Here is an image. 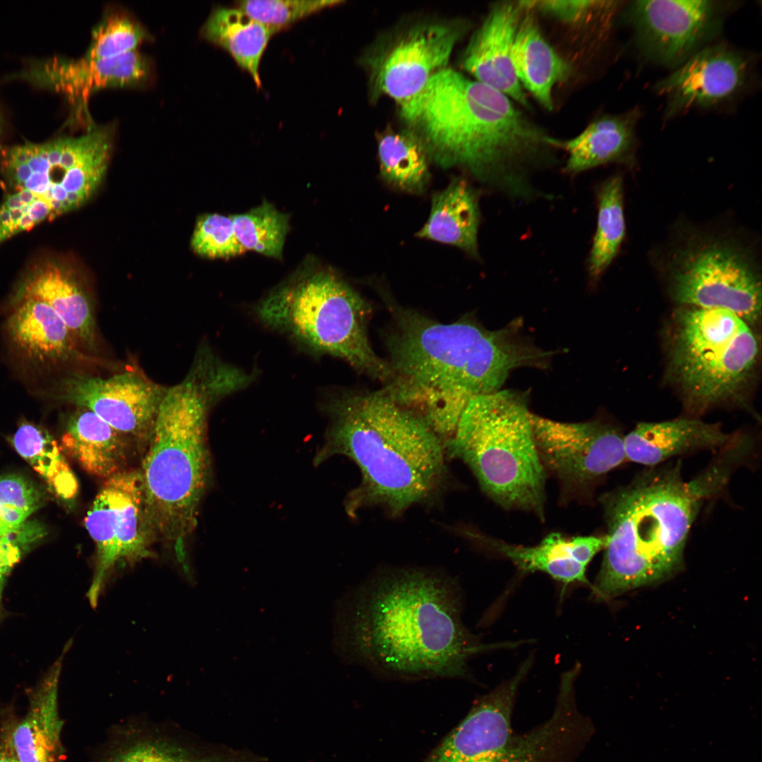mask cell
<instances>
[{"mask_svg": "<svg viewBox=\"0 0 762 762\" xmlns=\"http://www.w3.org/2000/svg\"><path fill=\"white\" fill-rule=\"evenodd\" d=\"M462 596L452 577L419 568L388 569L363 581L339 619L346 657L399 680L468 676V660L486 650L464 627Z\"/></svg>", "mask_w": 762, "mask_h": 762, "instance_id": "6da1fadb", "label": "cell"}, {"mask_svg": "<svg viewBox=\"0 0 762 762\" xmlns=\"http://www.w3.org/2000/svg\"><path fill=\"white\" fill-rule=\"evenodd\" d=\"M399 107L440 165L463 167L510 198L540 194L531 175L554 159L556 138L502 92L445 68Z\"/></svg>", "mask_w": 762, "mask_h": 762, "instance_id": "7a4b0ae2", "label": "cell"}, {"mask_svg": "<svg viewBox=\"0 0 762 762\" xmlns=\"http://www.w3.org/2000/svg\"><path fill=\"white\" fill-rule=\"evenodd\" d=\"M386 346L389 377L382 391L421 418L446 444L470 401L493 393L519 365L512 343L474 320L442 324L393 310Z\"/></svg>", "mask_w": 762, "mask_h": 762, "instance_id": "3957f363", "label": "cell"}, {"mask_svg": "<svg viewBox=\"0 0 762 762\" xmlns=\"http://www.w3.org/2000/svg\"><path fill=\"white\" fill-rule=\"evenodd\" d=\"M323 406L329 425L313 464L342 455L356 464L361 479L345 500L349 516L377 506L396 517L440 493L445 445L418 415L382 390L344 393Z\"/></svg>", "mask_w": 762, "mask_h": 762, "instance_id": "277c9868", "label": "cell"}, {"mask_svg": "<svg viewBox=\"0 0 762 762\" xmlns=\"http://www.w3.org/2000/svg\"><path fill=\"white\" fill-rule=\"evenodd\" d=\"M703 500L691 481L683 480L679 461L649 467L603 495L607 542L592 586L595 596L612 598L677 569Z\"/></svg>", "mask_w": 762, "mask_h": 762, "instance_id": "5b68a950", "label": "cell"}, {"mask_svg": "<svg viewBox=\"0 0 762 762\" xmlns=\"http://www.w3.org/2000/svg\"><path fill=\"white\" fill-rule=\"evenodd\" d=\"M229 395L223 382L198 368L166 389L138 470L153 538L172 543L181 562L210 479L208 412Z\"/></svg>", "mask_w": 762, "mask_h": 762, "instance_id": "8992f818", "label": "cell"}, {"mask_svg": "<svg viewBox=\"0 0 762 762\" xmlns=\"http://www.w3.org/2000/svg\"><path fill=\"white\" fill-rule=\"evenodd\" d=\"M528 395L500 389L477 397L445 444L471 470L482 490L505 509L543 519L546 472L536 447Z\"/></svg>", "mask_w": 762, "mask_h": 762, "instance_id": "52a82bcc", "label": "cell"}, {"mask_svg": "<svg viewBox=\"0 0 762 762\" xmlns=\"http://www.w3.org/2000/svg\"><path fill=\"white\" fill-rule=\"evenodd\" d=\"M255 311L262 322L311 353L341 358L360 373L388 380L387 362L369 341V304L333 272L298 274L273 289Z\"/></svg>", "mask_w": 762, "mask_h": 762, "instance_id": "ba28073f", "label": "cell"}, {"mask_svg": "<svg viewBox=\"0 0 762 762\" xmlns=\"http://www.w3.org/2000/svg\"><path fill=\"white\" fill-rule=\"evenodd\" d=\"M477 700L468 713L424 762H574L590 737L587 718L567 696L549 719L524 733L512 727L519 687L531 666Z\"/></svg>", "mask_w": 762, "mask_h": 762, "instance_id": "9c48e42d", "label": "cell"}, {"mask_svg": "<svg viewBox=\"0 0 762 762\" xmlns=\"http://www.w3.org/2000/svg\"><path fill=\"white\" fill-rule=\"evenodd\" d=\"M751 327L722 309L679 306L675 311L670 372L691 411L700 413L745 388L759 353Z\"/></svg>", "mask_w": 762, "mask_h": 762, "instance_id": "30bf717a", "label": "cell"}, {"mask_svg": "<svg viewBox=\"0 0 762 762\" xmlns=\"http://www.w3.org/2000/svg\"><path fill=\"white\" fill-rule=\"evenodd\" d=\"M111 126L90 128L79 137L8 148L1 172L13 190L29 191L45 202L54 218L78 208L99 186L112 148Z\"/></svg>", "mask_w": 762, "mask_h": 762, "instance_id": "8fae6325", "label": "cell"}, {"mask_svg": "<svg viewBox=\"0 0 762 762\" xmlns=\"http://www.w3.org/2000/svg\"><path fill=\"white\" fill-rule=\"evenodd\" d=\"M680 306L728 310L750 326L761 313V282L751 257L728 240L702 238L677 250L668 264Z\"/></svg>", "mask_w": 762, "mask_h": 762, "instance_id": "7c38bea8", "label": "cell"}, {"mask_svg": "<svg viewBox=\"0 0 762 762\" xmlns=\"http://www.w3.org/2000/svg\"><path fill=\"white\" fill-rule=\"evenodd\" d=\"M85 526L96 548L87 593L91 606L96 607L116 567L152 556L154 538L138 470H123L105 480L87 513Z\"/></svg>", "mask_w": 762, "mask_h": 762, "instance_id": "4fadbf2b", "label": "cell"}, {"mask_svg": "<svg viewBox=\"0 0 762 762\" xmlns=\"http://www.w3.org/2000/svg\"><path fill=\"white\" fill-rule=\"evenodd\" d=\"M730 5L713 0H641L624 6L635 44L648 61L678 67L720 32Z\"/></svg>", "mask_w": 762, "mask_h": 762, "instance_id": "5bb4252c", "label": "cell"}, {"mask_svg": "<svg viewBox=\"0 0 762 762\" xmlns=\"http://www.w3.org/2000/svg\"><path fill=\"white\" fill-rule=\"evenodd\" d=\"M536 447L545 471L570 492L587 491L627 461L624 435L599 421L560 422L531 413Z\"/></svg>", "mask_w": 762, "mask_h": 762, "instance_id": "9a60e30c", "label": "cell"}, {"mask_svg": "<svg viewBox=\"0 0 762 762\" xmlns=\"http://www.w3.org/2000/svg\"><path fill=\"white\" fill-rule=\"evenodd\" d=\"M746 55L725 44L707 45L654 86L664 97L666 119L692 109H708L732 101L746 87L751 75Z\"/></svg>", "mask_w": 762, "mask_h": 762, "instance_id": "2e32d148", "label": "cell"}, {"mask_svg": "<svg viewBox=\"0 0 762 762\" xmlns=\"http://www.w3.org/2000/svg\"><path fill=\"white\" fill-rule=\"evenodd\" d=\"M165 391L128 371L107 378L73 375L61 383L59 397L92 411L125 437L148 440Z\"/></svg>", "mask_w": 762, "mask_h": 762, "instance_id": "e0dca14e", "label": "cell"}, {"mask_svg": "<svg viewBox=\"0 0 762 762\" xmlns=\"http://www.w3.org/2000/svg\"><path fill=\"white\" fill-rule=\"evenodd\" d=\"M464 29L440 22L410 28L371 63L374 87L399 105L406 102L446 68Z\"/></svg>", "mask_w": 762, "mask_h": 762, "instance_id": "ac0fdd59", "label": "cell"}, {"mask_svg": "<svg viewBox=\"0 0 762 762\" xmlns=\"http://www.w3.org/2000/svg\"><path fill=\"white\" fill-rule=\"evenodd\" d=\"M524 11L521 1L492 5L464 51L461 66L473 79L530 109L512 60L515 34Z\"/></svg>", "mask_w": 762, "mask_h": 762, "instance_id": "d6986e66", "label": "cell"}, {"mask_svg": "<svg viewBox=\"0 0 762 762\" xmlns=\"http://www.w3.org/2000/svg\"><path fill=\"white\" fill-rule=\"evenodd\" d=\"M64 652L29 694L26 713L5 726L1 735L16 762H62L64 721L59 715L58 691Z\"/></svg>", "mask_w": 762, "mask_h": 762, "instance_id": "ffe728a7", "label": "cell"}, {"mask_svg": "<svg viewBox=\"0 0 762 762\" xmlns=\"http://www.w3.org/2000/svg\"><path fill=\"white\" fill-rule=\"evenodd\" d=\"M476 537L520 570L542 572L564 584H590L586 579L587 566L607 542L606 535L567 537L559 532L549 533L533 546L512 544L485 535Z\"/></svg>", "mask_w": 762, "mask_h": 762, "instance_id": "44dd1931", "label": "cell"}, {"mask_svg": "<svg viewBox=\"0 0 762 762\" xmlns=\"http://www.w3.org/2000/svg\"><path fill=\"white\" fill-rule=\"evenodd\" d=\"M734 438L718 423L696 418L639 423L624 435L627 461L649 467L698 450L722 449Z\"/></svg>", "mask_w": 762, "mask_h": 762, "instance_id": "7402d4cb", "label": "cell"}, {"mask_svg": "<svg viewBox=\"0 0 762 762\" xmlns=\"http://www.w3.org/2000/svg\"><path fill=\"white\" fill-rule=\"evenodd\" d=\"M641 112L634 107L619 114L603 116L579 135L556 140L557 149L566 152V173L577 174L610 163L633 165L637 147L636 128Z\"/></svg>", "mask_w": 762, "mask_h": 762, "instance_id": "603a6c76", "label": "cell"}, {"mask_svg": "<svg viewBox=\"0 0 762 762\" xmlns=\"http://www.w3.org/2000/svg\"><path fill=\"white\" fill-rule=\"evenodd\" d=\"M34 299L52 308L75 339L95 345V322L86 294L73 275L54 261L35 265L19 282L14 301Z\"/></svg>", "mask_w": 762, "mask_h": 762, "instance_id": "cb8c5ba5", "label": "cell"}, {"mask_svg": "<svg viewBox=\"0 0 762 762\" xmlns=\"http://www.w3.org/2000/svg\"><path fill=\"white\" fill-rule=\"evenodd\" d=\"M150 75L147 58L135 49L108 59H56L48 64L45 79L55 89L85 100L100 88L141 85Z\"/></svg>", "mask_w": 762, "mask_h": 762, "instance_id": "d4e9b609", "label": "cell"}, {"mask_svg": "<svg viewBox=\"0 0 762 762\" xmlns=\"http://www.w3.org/2000/svg\"><path fill=\"white\" fill-rule=\"evenodd\" d=\"M524 7L513 45L514 67L524 90L551 111L554 109L553 89L569 78L572 68L546 40L533 11Z\"/></svg>", "mask_w": 762, "mask_h": 762, "instance_id": "484cf974", "label": "cell"}, {"mask_svg": "<svg viewBox=\"0 0 762 762\" xmlns=\"http://www.w3.org/2000/svg\"><path fill=\"white\" fill-rule=\"evenodd\" d=\"M7 318L6 329L13 347L40 363L64 361L75 353V338L58 314L46 303L23 299Z\"/></svg>", "mask_w": 762, "mask_h": 762, "instance_id": "4316f807", "label": "cell"}, {"mask_svg": "<svg viewBox=\"0 0 762 762\" xmlns=\"http://www.w3.org/2000/svg\"><path fill=\"white\" fill-rule=\"evenodd\" d=\"M479 223L478 195L467 181L457 178L434 194L429 218L416 236L452 245L476 257Z\"/></svg>", "mask_w": 762, "mask_h": 762, "instance_id": "83f0119b", "label": "cell"}, {"mask_svg": "<svg viewBox=\"0 0 762 762\" xmlns=\"http://www.w3.org/2000/svg\"><path fill=\"white\" fill-rule=\"evenodd\" d=\"M125 437L92 411L78 407L61 442L64 451L88 473L104 480L123 471Z\"/></svg>", "mask_w": 762, "mask_h": 762, "instance_id": "f1b7e54d", "label": "cell"}, {"mask_svg": "<svg viewBox=\"0 0 762 762\" xmlns=\"http://www.w3.org/2000/svg\"><path fill=\"white\" fill-rule=\"evenodd\" d=\"M278 31L263 25L238 8L217 6L203 23L200 35L234 59L251 76L255 86H262L260 66L271 37Z\"/></svg>", "mask_w": 762, "mask_h": 762, "instance_id": "f546056e", "label": "cell"}, {"mask_svg": "<svg viewBox=\"0 0 762 762\" xmlns=\"http://www.w3.org/2000/svg\"><path fill=\"white\" fill-rule=\"evenodd\" d=\"M381 176L390 185L418 193L428 183L429 155L420 137L411 130L388 129L377 138Z\"/></svg>", "mask_w": 762, "mask_h": 762, "instance_id": "4dcf8cb0", "label": "cell"}, {"mask_svg": "<svg viewBox=\"0 0 762 762\" xmlns=\"http://www.w3.org/2000/svg\"><path fill=\"white\" fill-rule=\"evenodd\" d=\"M623 181L610 177L598 192V218L587 267L592 281H597L613 261L625 236Z\"/></svg>", "mask_w": 762, "mask_h": 762, "instance_id": "1f68e13d", "label": "cell"}, {"mask_svg": "<svg viewBox=\"0 0 762 762\" xmlns=\"http://www.w3.org/2000/svg\"><path fill=\"white\" fill-rule=\"evenodd\" d=\"M17 452L44 479L55 493L72 498L78 484L56 441L43 429L23 423L12 437Z\"/></svg>", "mask_w": 762, "mask_h": 762, "instance_id": "d6a6232c", "label": "cell"}, {"mask_svg": "<svg viewBox=\"0 0 762 762\" xmlns=\"http://www.w3.org/2000/svg\"><path fill=\"white\" fill-rule=\"evenodd\" d=\"M236 236L247 250L282 259L289 217L267 201L247 212L232 215Z\"/></svg>", "mask_w": 762, "mask_h": 762, "instance_id": "836d02e7", "label": "cell"}, {"mask_svg": "<svg viewBox=\"0 0 762 762\" xmlns=\"http://www.w3.org/2000/svg\"><path fill=\"white\" fill-rule=\"evenodd\" d=\"M147 35L145 29L132 17L123 12L108 13L92 29L84 57L97 59L123 55L135 50Z\"/></svg>", "mask_w": 762, "mask_h": 762, "instance_id": "e575fe53", "label": "cell"}, {"mask_svg": "<svg viewBox=\"0 0 762 762\" xmlns=\"http://www.w3.org/2000/svg\"><path fill=\"white\" fill-rule=\"evenodd\" d=\"M336 0H246L236 6L253 20L278 32L325 8L342 4Z\"/></svg>", "mask_w": 762, "mask_h": 762, "instance_id": "d590c367", "label": "cell"}, {"mask_svg": "<svg viewBox=\"0 0 762 762\" xmlns=\"http://www.w3.org/2000/svg\"><path fill=\"white\" fill-rule=\"evenodd\" d=\"M191 246L197 254L209 258H229L246 251L236 236L232 217L219 214L198 219Z\"/></svg>", "mask_w": 762, "mask_h": 762, "instance_id": "8d00e7d4", "label": "cell"}, {"mask_svg": "<svg viewBox=\"0 0 762 762\" xmlns=\"http://www.w3.org/2000/svg\"><path fill=\"white\" fill-rule=\"evenodd\" d=\"M42 502L40 491L24 477L0 476V530L19 528Z\"/></svg>", "mask_w": 762, "mask_h": 762, "instance_id": "74e56055", "label": "cell"}, {"mask_svg": "<svg viewBox=\"0 0 762 762\" xmlns=\"http://www.w3.org/2000/svg\"><path fill=\"white\" fill-rule=\"evenodd\" d=\"M54 219L49 207L37 196L27 190L13 191L0 206V244Z\"/></svg>", "mask_w": 762, "mask_h": 762, "instance_id": "f35d334b", "label": "cell"}, {"mask_svg": "<svg viewBox=\"0 0 762 762\" xmlns=\"http://www.w3.org/2000/svg\"><path fill=\"white\" fill-rule=\"evenodd\" d=\"M532 11H539L565 24L577 25L593 19L612 20L623 8L620 1H521Z\"/></svg>", "mask_w": 762, "mask_h": 762, "instance_id": "ab89813d", "label": "cell"}, {"mask_svg": "<svg viewBox=\"0 0 762 762\" xmlns=\"http://www.w3.org/2000/svg\"><path fill=\"white\" fill-rule=\"evenodd\" d=\"M103 762H197L180 743L164 737L140 739L117 749Z\"/></svg>", "mask_w": 762, "mask_h": 762, "instance_id": "60d3db41", "label": "cell"}, {"mask_svg": "<svg viewBox=\"0 0 762 762\" xmlns=\"http://www.w3.org/2000/svg\"><path fill=\"white\" fill-rule=\"evenodd\" d=\"M45 535L44 527L36 521H26L14 530H0V585L23 555Z\"/></svg>", "mask_w": 762, "mask_h": 762, "instance_id": "b9f144b4", "label": "cell"}, {"mask_svg": "<svg viewBox=\"0 0 762 762\" xmlns=\"http://www.w3.org/2000/svg\"><path fill=\"white\" fill-rule=\"evenodd\" d=\"M0 762H16L6 739L0 737Z\"/></svg>", "mask_w": 762, "mask_h": 762, "instance_id": "7bdbcfd3", "label": "cell"}, {"mask_svg": "<svg viewBox=\"0 0 762 762\" xmlns=\"http://www.w3.org/2000/svg\"><path fill=\"white\" fill-rule=\"evenodd\" d=\"M4 586L0 585V607H1V596H2ZM0 610H1V608H0Z\"/></svg>", "mask_w": 762, "mask_h": 762, "instance_id": "ee69618b", "label": "cell"}]
</instances>
